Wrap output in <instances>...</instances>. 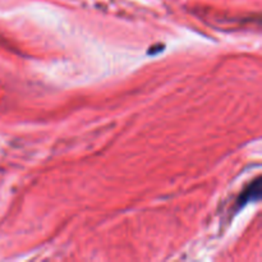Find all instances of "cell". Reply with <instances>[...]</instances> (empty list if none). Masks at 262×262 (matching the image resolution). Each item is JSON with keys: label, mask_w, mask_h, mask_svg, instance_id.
<instances>
[{"label": "cell", "mask_w": 262, "mask_h": 262, "mask_svg": "<svg viewBox=\"0 0 262 262\" xmlns=\"http://www.w3.org/2000/svg\"><path fill=\"white\" fill-rule=\"evenodd\" d=\"M260 191H261V182L260 179H257L255 183L251 184L250 188L246 189L245 193L241 194V197L238 199V204H239V206H245L246 202L260 199Z\"/></svg>", "instance_id": "cell-1"}]
</instances>
